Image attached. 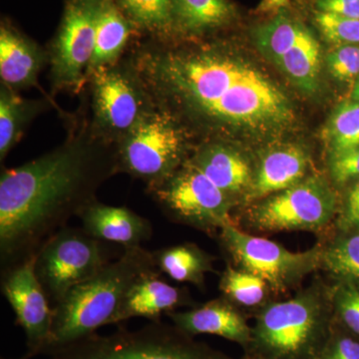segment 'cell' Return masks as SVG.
<instances>
[{
	"mask_svg": "<svg viewBox=\"0 0 359 359\" xmlns=\"http://www.w3.org/2000/svg\"><path fill=\"white\" fill-rule=\"evenodd\" d=\"M235 16L229 0H171V39L204 36L230 25Z\"/></svg>",
	"mask_w": 359,
	"mask_h": 359,
	"instance_id": "obj_20",
	"label": "cell"
},
{
	"mask_svg": "<svg viewBox=\"0 0 359 359\" xmlns=\"http://www.w3.org/2000/svg\"><path fill=\"white\" fill-rule=\"evenodd\" d=\"M276 65L299 88L306 92L318 89L321 69L320 46L308 28Z\"/></svg>",
	"mask_w": 359,
	"mask_h": 359,
	"instance_id": "obj_24",
	"label": "cell"
},
{
	"mask_svg": "<svg viewBox=\"0 0 359 359\" xmlns=\"http://www.w3.org/2000/svg\"><path fill=\"white\" fill-rule=\"evenodd\" d=\"M323 259L334 275L359 282V233L335 242L323 252Z\"/></svg>",
	"mask_w": 359,
	"mask_h": 359,
	"instance_id": "obj_29",
	"label": "cell"
},
{
	"mask_svg": "<svg viewBox=\"0 0 359 359\" xmlns=\"http://www.w3.org/2000/svg\"><path fill=\"white\" fill-rule=\"evenodd\" d=\"M167 316L177 327L191 337L202 334L218 335L245 348L252 340V328L244 316L223 299L209 302L183 313L172 311Z\"/></svg>",
	"mask_w": 359,
	"mask_h": 359,
	"instance_id": "obj_16",
	"label": "cell"
},
{
	"mask_svg": "<svg viewBox=\"0 0 359 359\" xmlns=\"http://www.w3.org/2000/svg\"><path fill=\"white\" fill-rule=\"evenodd\" d=\"M160 271L153 252L127 248L93 278L71 289L54 304L50 337L45 354L89 337L99 327L110 325L123 297L143 276Z\"/></svg>",
	"mask_w": 359,
	"mask_h": 359,
	"instance_id": "obj_3",
	"label": "cell"
},
{
	"mask_svg": "<svg viewBox=\"0 0 359 359\" xmlns=\"http://www.w3.org/2000/svg\"><path fill=\"white\" fill-rule=\"evenodd\" d=\"M148 194L168 217L180 223L205 231L221 230L233 224L230 215L233 201L190 159Z\"/></svg>",
	"mask_w": 359,
	"mask_h": 359,
	"instance_id": "obj_10",
	"label": "cell"
},
{
	"mask_svg": "<svg viewBox=\"0 0 359 359\" xmlns=\"http://www.w3.org/2000/svg\"><path fill=\"white\" fill-rule=\"evenodd\" d=\"M222 242L243 271L269 283L276 292H285L316 268L323 259L320 249L290 252L268 238L248 235L233 224L221 229Z\"/></svg>",
	"mask_w": 359,
	"mask_h": 359,
	"instance_id": "obj_11",
	"label": "cell"
},
{
	"mask_svg": "<svg viewBox=\"0 0 359 359\" xmlns=\"http://www.w3.org/2000/svg\"><path fill=\"white\" fill-rule=\"evenodd\" d=\"M351 99H353V101H356V102H359V80L356 82L355 85H354L353 93H351Z\"/></svg>",
	"mask_w": 359,
	"mask_h": 359,
	"instance_id": "obj_38",
	"label": "cell"
},
{
	"mask_svg": "<svg viewBox=\"0 0 359 359\" xmlns=\"http://www.w3.org/2000/svg\"><path fill=\"white\" fill-rule=\"evenodd\" d=\"M316 6L320 13L359 20V0H316Z\"/></svg>",
	"mask_w": 359,
	"mask_h": 359,
	"instance_id": "obj_35",
	"label": "cell"
},
{
	"mask_svg": "<svg viewBox=\"0 0 359 359\" xmlns=\"http://www.w3.org/2000/svg\"><path fill=\"white\" fill-rule=\"evenodd\" d=\"M190 161L231 201L233 196L252 185L249 163L238 151L223 142H205L195 149Z\"/></svg>",
	"mask_w": 359,
	"mask_h": 359,
	"instance_id": "obj_19",
	"label": "cell"
},
{
	"mask_svg": "<svg viewBox=\"0 0 359 359\" xmlns=\"http://www.w3.org/2000/svg\"><path fill=\"white\" fill-rule=\"evenodd\" d=\"M247 359H259V358H252V356H250V358H248Z\"/></svg>",
	"mask_w": 359,
	"mask_h": 359,
	"instance_id": "obj_39",
	"label": "cell"
},
{
	"mask_svg": "<svg viewBox=\"0 0 359 359\" xmlns=\"http://www.w3.org/2000/svg\"><path fill=\"white\" fill-rule=\"evenodd\" d=\"M186 302L185 292L161 280L160 271L150 273L143 276L130 287L111 320L110 325L132 318L160 321L163 314L175 311Z\"/></svg>",
	"mask_w": 359,
	"mask_h": 359,
	"instance_id": "obj_17",
	"label": "cell"
},
{
	"mask_svg": "<svg viewBox=\"0 0 359 359\" xmlns=\"http://www.w3.org/2000/svg\"><path fill=\"white\" fill-rule=\"evenodd\" d=\"M85 103V102H84ZM84 112L70 118L58 147L0 176L2 271L34 256L45 242L97 201L118 171L116 146L97 137Z\"/></svg>",
	"mask_w": 359,
	"mask_h": 359,
	"instance_id": "obj_2",
	"label": "cell"
},
{
	"mask_svg": "<svg viewBox=\"0 0 359 359\" xmlns=\"http://www.w3.org/2000/svg\"><path fill=\"white\" fill-rule=\"evenodd\" d=\"M51 97L26 99L6 85H0V161L4 162L29 125L52 105Z\"/></svg>",
	"mask_w": 359,
	"mask_h": 359,
	"instance_id": "obj_22",
	"label": "cell"
},
{
	"mask_svg": "<svg viewBox=\"0 0 359 359\" xmlns=\"http://www.w3.org/2000/svg\"><path fill=\"white\" fill-rule=\"evenodd\" d=\"M90 127L116 145L155 108L140 77L127 58L93 73L87 80ZM88 111V110H87Z\"/></svg>",
	"mask_w": 359,
	"mask_h": 359,
	"instance_id": "obj_7",
	"label": "cell"
},
{
	"mask_svg": "<svg viewBox=\"0 0 359 359\" xmlns=\"http://www.w3.org/2000/svg\"><path fill=\"white\" fill-rule=\"evenodd\" d=\"M289 4L290 0H262L257 9L262 13H280Z\"/></svg>",
	"mask_w": 359,
	"mask_h": 359,
	"instance_id": "obj_37",
	"label": "cell"
},
{
	"mask_svg": "<svg viewBox=\"0 0 359 359\" xmlns=\"http://www.w3.org/2000/svg\"><path fill=\"white\" fill-rule=\"evenodd\" d=\"M314 21L321 35L330 43L339 46L359 43V20L318 11Z\"/></svg>",
	"mask_w": 359,
	"mask_h": 359,
	"instance_id": "obj_30",
	"label": "cell"
},
{
	"mask_svg": "<svg viewBox=\"0 0 359 359\" xmlns=\"http://www.w3.org/2000/svg\"><path fill=\"white\" fill-rule=\"evenodd\" d=\"M116 2L140 34L171 39V0H116Z\"/></svg>",
	"mask_w": 359,
	"mask_h": 359,
	"instance_id": "obj_25",
	"label": "cell"
},
{
	"mask_svg": "<svg viewBox=\"0 0 359 359\" xmlns=\"http://www.w3.org/2000/svg\"><path fill=\"white\" fill-rule=\"evenodd\" d=\"M335 208L337 199L327 182L313 176L264 201L250 217L259 230L316 231L330 223Z\"/></svg>",
	"mask_w": 359,
	"mask_h": 359,
	"instance_id": "obj_12",
	"label": "cell"
},
{
	"mask_svg": "<svg viewBox=\"0 0 359 359\" xmlns=\"http://www.w3.org/2000/svg\"><path fill=\"white\" fill-rule=\"evenodd\" d=\"M189 132L174 117L154 108L116 144L118 171L157 188L190 159Z\"/></svg>",
	"mask_w": 359,
	"mask_h": 359,
	"instance_id": "obj_6",
	"label": "cell"
},
{
	"mask_svg": "<svg viewBox=\"0 0 359 359\" xmlns=\"http://www.w3.org/2000/svg\"><path fill=\"white\" fill-rule=\"evenodd\" d=\"M35 255L4 271L1 290L27 339L28 358L44 353L53 311L35 273Z\"/></svg>",
	"mask_w": 359,
	"mask_h": 359,
	"instance_id": "obj_13",
	"label": "cell"
},
{
	"mask_svg": "<svg viewBox=\"0 0 359 359\" xmlns=\"http://www.w3.org/2000/svg\"><path fill=\"white\" fill-rule=\"evenodd\" d=\"M330 174L337 184H346L359 177V147L330 155Z\"/></svg>",
	"mask_w": 359,
	"mask_h": 359,
	"instance_id": "obj_34",
	"label": "cell"
},
{
	"mask_svg": "<svg viewBox=\"0 0 359 359\" xmlns=\"http://www.w3.org/2000/svg\"><path fill=\"white\" fill-rule=\"evenodd\" d=\"M155 107L186 129L204 131L283 126L292 119L287 97L223 45L178 39L135 40L126 54Z\"/></svg>",
	"mask_w": 359,
	"mask_h": 359,
	"instance_id": "obj_1",
	"label": "cell"
},
{
	"mask_svg": "<svg viewBox=\"0 0 359 359\" xmlns=\"http://www.w3.org/2000/svg\"><path fill=\"white\" fill-rule=\"evenodd\" d=\"M334 302L342 327L359 337V285L353 283L340 285Z\"/></svg>",
	"mask_w": 359,
	"mask_h": 359,
	"instance_id": "obj_31",
	"label": "cell"
},
{
	"mask_svg": "<svg viewBox=\"0 0 359 359\" xmlns=\"http://www.w3.org/2000/svg\"><path fill=\"white\" fill-rule=\"evenodd\" d=\"M266 287L263 278L230 266L224 271L219 283V289L229 299L245 306H257L263 302Z\"/></svg>",
	"mask_w": 359,
	"mask_h": 359,
	"instance_id": "obj_28",
	"label": "cell"
},
{
	"mask_svg": "<svg viewBox=\"0 0 359 359\" xmlns=\"http://www.w3.org/2000/svg\"><path fill=\"white\" fill-rule=\"evenodd\" d=\"M48 65L47 49L2 21L0 26L1 84L18 92L39 87L40 73Z\"/></svg>",
	"mask_w": 359,
	"mask_h": 359,
	"instance_id": "obj_14",
	"label": "cell"
},
{
	"mask_svg": "<svg viewBox=\"0 0 359 359\" xmlns=\"http://www.w3.org/2000/svg\"><path fill=\"white\" fill-rule=\"evenodd\" d=\"M21 359H29V358H27V356L25 355V356H23V358H21Z\"/></svg>",
	"mask_w": 359,
	"mask_h": 359,
	"instance_id": "obj_40",
	"label": "cell"
},
{
	"mask_svg": "<svg viewBox=\"0 0 359 359\" xmlns=\"http://www.w3.org/2000/svg\"><path fill=\"white\" fill-rule=\"evenodd\" d=\"M330 155L359 147V102L340 104L332 113L323 132Z\"/></svg>",
	"mask_w": 359,
	"mask_h": 359,
	"instance_id": "obj_27",
	"label": "cell"
},
{
	"mask_svg": "<svg viewBox=\"0 0 359 359\" xmlns=\"http://www.w3.org/2000/svg\"><path fill=\"white\" fill-rule=\"evenodd\" d=\"M47 354L50 359H230L161 320L136 330L119 328L109 335L94 332Z\"/></svg>",
	"mask_w": 359,
	"mask_h": 359,
	"instance_id": "obj_5",
	"label": "cell"
},
{
	"mask_svg": "<svg viewBox=\"0 0 359 359\" xmlns=\"http://www.w3.org/2000/svg\"><path fill=\"white\" fill-rule=\"evenodd\" d=\"M327 69L339 81H351L359 75V46L344 45L328 53Z\"/></svg>",
	"mask_w": 359,
	"mask_h": 359,
	"instance_id": "obj_32",
	"label": "cell"
},
{
	"mask_svg": "<svg viewBox=\"0 0 359 359\" xmlns=\"http://www.w3.org/2000/svg\"><path fill=\"white\" fill-rule=\"evenodd\" d=\"M316 359H359V337L346 330L332 328Z\"/></svg>",
	"mask_w": 359,
	"mask_h": 359,
	"instance_id": "obj_33",
	"label": "cell"
},
{
	"mask_svg": "<svg viewBox=\"0 0 359 359\" xmlns=\"http://www.w3.org/2000/svg\"><path fill=\"white\" fill-rule=\"evenodd\" d=\"M82 229L99 241L116 243L124 249L139 247L150 240L153 226L144 218L126 207L103 204L98 200L90 204L79 217Z\"/></svg>",
	"mask_w": 359,
	"mask_h": 359,
	"instance_id": "obj_15",
	"label": "cell"
},
{
	"mask_svg": "<svg viewBox=\"0 0 359 359\" xmlns=\"http://www.w3.org/2000/svg\"><path fill=\"white\" fill-rule=\"evenodd\" d=\"M332 330L320 299L299 294L262 311L248 349L259 359H316Z\"/></svg>",
	"mask_w": 359,
	"mask_h": 359,
	"instance_id": "obj_4",
	"label": "cell"
},
{
	"mask_svg": "<svg viewBox=\"0 0 359 359\" xmlns=\"http://www.w3.org/2000/svg\"><path fill=\"white\" fill-rule=\"evenodd\" d=\"M101 0H66L58 32L47 51L51 94H79L95 47L97 15Z\"/></svg>",
	"mask_w": 359,
	"mask_h": 359,
	"instance_id": "obj_9",
	"label": "cell"
},
{
	"mask_svg": "<svg viewBox=\"0 0 359 359\" xmlns=\"http://www.w3.org/2000/svg\"><path fill=\"white\" fill-rule=\"evenodd\" d=\"M308 155L299 146L285 145L264 156L252 184V197L282 192L304 179Z\"/></svg>",
	"mask_w": 359,
	"mask_h": 359,
	"instance_id": "obj_21",
	"label": "cell"
},
{
	"mask_svg": "<svg viewBox=\"0 0 359 359\" xmlns=\"http://www.w3.org/2000/svg\"><path fill=\"white\" fill-rule=\"evenodd\" d=\"M153 255L160 273L176 282L202 287L205 273L214 271L212 257L196 245H172L156 250Z\"/></svg>",
	"mask_w": 359,
	"mask_h": 359,
	"instance_id": "obj_23",
	"label": "cell"
},
{
	"mask_svg": "<svg viewBox=\"0 0 359 359\" xmlns=\"http://www.w3.org/2000/svg\"><path fill=\"white\" fill-rule=\"evenodd\" d=\"M342 224L346 228H359V181L347 197Z\"/></svg>",
	"mask_w": 359,
	"mask_h": 359,
	"instance_id": "obj_36",
	"label": "cell"
},
{
	"mask_svg": "<svg viewBox=\"0 0 359 359\" xmlns=\"http://www.w3.org/2000/svg\"><path fill=\"white\" fill-rule=\"evenodd\" d=\"M306 26L283 13L259 26L255 32L257 47L264 55L278 63L297 44Z\"/></svg>",
	"mask_w": 359,
	"mask_h": 359,
	"instance_id": "obj_26",
	"label": "cell"
},
{
	"mask_svg": "<svg viewBox=\"0 0 359 359\" xmlns=\"http://www.w3.org/2000/svg\"><path fill=\"white\" fill-rule=\"evenodd\" d=\"M138 30L116 0H101L96 21L95 47L86 79L97 71L122 60Z\"/></svg>",
	"mask_w": 359,
	"mask_h": 359,
	"instance_id": "obj_18",
	"label": "cell"
},
{
	"mask_svg": "<svg viewBox=\"0 0 359 359\" xmlns=\"http://www.w3.org/2000/svg\"><path fill=\"white\" fill-rule=\"evenodd\" d=\"M101 241L80 228L66 226L35 254V273L50 304L97 275L109 263Z\"/></svg>",
	"mask_w": 359,
	"mask_h": 359,
	"instance_id": "obj_8",
	"label": "cell"
}]
</instances>
